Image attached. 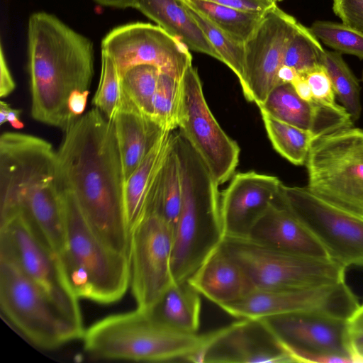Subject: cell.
Wrapping results in <instances>:
<instances>
[{"mask_svg":"<svg viewBox=\"0 0 363 363\" xmlns=\"http://www.w3.org/2000/svg\"><path fill=\"white\" fill-rule=\"evenodd\" d=\"M182 79L160 72L152 120L164 130L173 131L178 128L183 96Z\"/></svg>","mask_w":363,"mask_h":363,"instance_id":"1f68e13d","label":"cell"},{"mask_svg":"<svg viewBox=\"0 0 363 363\" xmlns=\"http://www.w3.org/2000/svg\"><path fill=\"white\" fill-rule=\"evenodd\" d=\"M298 73L294 68L283 65L278 71V78L281 84L291 83Z\"/></svg>","mask_w":363,"mask_h":363,"instance_id":"7bdbcfd3","label":"cell"},{"mask_svg":"<svg viewBox=\"0 0 363 363\" xmlns=\"http://www.w3.org/2000/svg\"><path fill=\"white\" fill-rule=\"evenodd\" d=\"M246 238L290 254L330 259L322 245L285 205L279 194L252 226Z\"/></svg>","mask_w":363,"mask_h":363,"instance_id":"ffe728a7","label":"cell"},{"mask_svg":"<svg viewBox=\"0 0 363 363\" xmlns=\"http://www.w3.org/2000/svg\"><path fill=\"white\" fill-rule=\"evenodd\" d=\"M182 80L179 132L220 185L233 176L240 152L238 143L222 129L204 97L196 69L190 65Z\"/></svg>","mask_w":363,"mask_h":363,"instance_id":"7c38bea8","label":"cell"},{"mask_svg":"<svg viewBox=\"0 0 363 363\" xmlns=\"http://www.w3.org/2000/svg\"><path fill=\"white\" fill-rule=\"evenodd\" d=\"M21 111L12 108L8 103L4 101L0 102V124L9 123L15 128L21 129L23 123L20 119Z\"/></svg>","mask_w":363,"mask_h":363,"instance_id":"f35d334b","label":"cell"},{"mask_svg":"<svg viewBox=\"0 0 363 363\" xmlns=\"http://www.w3.org/2000/svg\"><path fill=\"white\" fill-rule=\"evenodd\" d=\"M305 164L311 192L363 216V129L351 126L316 138Z\"/></svg>","mask_w":363,"mask_h":363,"instance_id":"8992f818","label":"cell"},{"mask_svg":"<svg viewBox=\"0 0 363 363\" xmlns=\"http://www.w3.org/2000/svg\"><path fill=\"white\" fill-rule=\"evenodd\" d=\"M235 41L244 44L259 24L263 14L203 0H183Z\"/></svg>","mask_w":363,"mask_h":363,"instance_id":"484cf974","label":"cell"},{"mask_svg":"<svg viewBox=\"0 0 363 363\" xmlns=\"http://www.w3.org/2000/svg\"><path fill=\"white\" fill-rule=\"evenodd\" d=\"M60 190L66 233L58 257L71 288L79 298L99 303L120 300L130 283L128 255L107 246L88 223L74 194Z\"/></svg>","mask_w":363,"mask_h":363,"instance_id":"277c9868","label":"cell"},{"mask_svg":"<svg viewBox=\"0 0 363 363\" xmlns=\"http://www.w3.org/2000/svg\"><path fill=\"white\" fill-rule=\"evenodd\" d=\"M174 132L164 130L145 157L125 181L123 203L129 233L143 216L151 190L172 145Z\"/></svg>","mask_w":363,"mask_h":363,"instance_id":"7402d4cb","label":"cell"},{"mask_svg":"<svg viewBox=\"0 0 363 363\" xmlns=\"http://www.w3.org/2000/svg\"><path fill=\"white\" fill-rule=\"evenodd\" d=\"M260 111L270 116L312 132L318 138L353 126V121L341 105L329 106L300 98L290 83L274 87L262 104Z\"/></svg>","mask_w":363,"mask_h":363,"instance_id":"d6986e66","label":"cell"},{"mask_svg":"<svg viewBox=\"0 0 363 363\" xmlns=\"http://www.w3.org/2000/svg\"><path fill=\"white\" fill-rule=\"evenodd\" d=\"M263 320L286 347L354 360L347 320L316 312L282 314Z\"/></svg>","mask_w":363,"mask_h":363,"instance_id":"e0dca14e","label":"cell"},{"mask_svg":"<svg viewBox=\"0 0 363 363\" xmlns=\"http://www.w3.org/2000/svg\"><path fill=\"white\" fill-rule=\"evenodd\" d=\"M332 9L342 23L363 33V0H332Z\"/></svg>","mask_w":363,"mask_h":363,"instance_id":"d590c367","label":"cell"},{"mask_svg":"<svg viewBox=\"0 0 363 363\" xmlns=\"http://www.w3.org/2000/svg\"><path fill=\"white\" fill-rule=\"evenodd\" d=\"M321 64L325 68L333 84L335 96L338 99L352 121L361 116V86L358 79L342 57L336 51L325 50Z\"/></svg>","mask_w":363,"mask_h":363,"instance_id":"83f0119b","label":"cell"},{"mask_svg":"<svg viewBox=\"0 0 363 363\" xmlns=\"http://www.w3.org/2000/svg\"><path fill=\"white\" fill-rule=\"evenodd\" d=\"M279 197L326 250L345 267L363 268V216L318 198L307 187L281 183Z\"/></svg>","mask_w":363,"mask_h":363,"instance_id":"30bf717a","label":"cell"},{"mask_svg":"<svg viewBox=\"0 0 363 363\" xmlns=\"http://www.w3.org/2000/svg\"><path fill=\"white\" fill-rule=\"evenodd\" d=\"M310 30L325 45L340 54L363 60V33L345 24L329 21H315Z\"/></svg>","mask_w":363,"mask_h":363,"instance_id":"836d02e7","label":"cell"},{"mask_svg":"<svg viewBox=\"0 0 363 363\" xmlns=\"http://www.w3.org/2000/svg\"><path fill=\"white\" fill-rule=\"evenodd\" d=\"M186 362L197 363L292 362L263 319L241 318L206 334L204 345Z\"/></svg>","mask_w":363,"mask_h":363,"instance_id":"2e32d148","label":"cell"},{"mask_svg":"<svg viewBox=\"0 0 363 363\" xmlns=\"http://www.w3.org/2000/svg\"><path fill=\"white\" fill-rule=\"evenodd\" d=\"M265 1H269L271 3H273V4H277L278 2H280L283 0H265Z\"/></svg>","mask_w":363,"mask_h":363,"instance_id":"f6af8a7d","label":"cell"},{"mask_svg":"<svg viewBox=\"0 0 363 363\" xmlns=\"http://www.w3.org/2000/svg\"><path fill=\"white\" fill-rule=\"evenodd\" d=\"M296 93L302 99L307 101H313L311 89L305 77L298 73L296 79L291 83Z\"/></svg>","mask_w":363,"mask_h":363,"instance_id":"ab89813d","label":"cell"},{"mask_svg":"<svg viewBox=\"0 0 363 363\" xmlns=\"http://www.w3.org/2000/svg\"><path fill=\"white\" fill-rule=\"evenodd\" d=\"M302 75L307 80L315 101L329 106L338 105L330 78L323 65L315 66Z\"/></svg>","mask_w":363,"mask_h":363,"instance_id":"e575fe53","label":"cell"},{"mask_svg":"<svg viewBox=\"0 0 363 363\" xmlns=\"http://www.w3.org/2000/svg\"><path fill=\"white\" fill-rule=\"evenodd\" d=\"M325 50L310 28L298 22L284 54L283 65L303 74L318 65H322Z\"/></svg>","mask_w":363,"mask_h":363,"instance_id":"d6a6232c","label":"cell"},{"mask_svg":"<svg viewBox=\"0 0 363 363\" xmlns=\"http://www.w3.org/2000/svg\"><path fill=\"white\" fill-rule=\"evenodd\" d=\"M160 74L153 65H138L121 74L126 95L140 112L151 119Z\"/></svg>","mask_w":363,"mask_h":363,"instance_id":"4dcf8cb0","label":"cell"},{"mask_svg":"<svg viewBox=\"0 0 363 363\" xmlns=\"http://www.w3.org/2000/svg\"><path fill=\"white\" fill-rule=\"evenodd\" d=\"M201 307L200 294L186 280L174 283L150 308L144 311L164 325L196 333L200 326Z\"/></svg>","mask_w":363,"mask_h":363,"instance_id":"d4e9b609","label":"cell"},{"mask_svg":"<svg viewBox=\"0 0 363 363\" xmlns=\"http://www.w3.org/2000/svg\"><path fill=\"white\" fill-rule=\"evenodd\" d=\"M173 244L174 230L149 199L143 216L130 232V284L138 308H150L174 283Z\"/></svg>","mask_w":363,"mask_h":363,"instance_id":"8fae6325","label":"cell"},{"mask_svg":"<svg viewBox=\"0 0 363 363\" xmlns=\"http://www.w3.org/2000/svg\"><path fill=\"white\" fill-rule=\"evenodd\" d=\"M250 12L264 14L277 4L265 0H203Z\"/></svg>","mask_w":363,"mask_h":363,"instance_id":"8d00e7d4","label":"cell"},{"mask_svg":"<svg viewBox=\"0 0 363 363\" xmlns=\"http://www.w3.org/2000/svg\"><path fill=\"white\" fill-rule=\"evenodd\" d=\"M1 314L24 336L45 349L82 338L84 328L68 318L12 259L0 256Z\"/></svg>","mask_w":363,"mask_h":363,"instance_id":"52a82bcc","label":"cell"},{"mask_svg":"<svg viewBox=\"0 0 363 363\" xmlns=\"http://www.w3.org/2000/svg\"><path fill=\"white\" fill-rule=\"evenodd\" d=\"M56 154L60 189L74 194L88 223L107 246L128 255L125 178L113 123L93 108L65 130Z\"/></svg>","mask_w":363,"mask_h":363,"instance_id":"6da1fadb","label":"cell"},{"mask_svg":"<svg viewBox=\"0 0 363 363\" xmlns=\"http://www.w3.org/2000/svg\"><path fill=\"white\" fill-rule=\"evenodd\" d=\"M361 81L363 83V69H362V75H361Z\"/></svg>","mask_w":363,"mask_h":363,"instance_id":"bcb514c9","label":"cell"},{"mask_svg":"<svg viewBox=\"0 0 363 363\" xmlns=\"http://www.w3.org/2000/svg\"><path fill=\"white\" fill-rule=\"evenodd\" d=\"M359 306L357 297L344 281L308 288H257L242 298L220 308L238 319L316 312L348 320Z\"/></svg>","mask_w":363,"mask_h":363,"instance_id":"4fadbf2b","label":"cell"},{"mask_svg":"<svg viewBox=\"0 0 363 363\" xmlns=\"http://www.w3.org/2000/svg\"><path fill=\"white\" fill-rule=\"evenodd\" d=\"M0 256L14 261L68 318L84 328L79 298L67 279L58 255L39 239L21 213L0 223Z\"/></svg>","mask_w":363,"mask_h":363,"instance_id":"9c48e42d","label":"cell"},{"mask_svg":"<svg viewBox=\"0 0 363 363\" xmlns=\"http://www.w3.org/2000/svg\"><path fill=\"white\" fill-rule=\"evenodd\" d=\"M82 339L84 350L96 358L186 362L204 345L206 334L177 330L137 308L98 320L84 330Z\"/></svg>","mask_w":363,"mask_h":363,"instance_id":"5b68a950","label":"cell"},{"mask_svg":"<svg viewBox=\"0 0 363 363\" xmlns=\"http://www.w3.org/2000/svg\"><path fill=\"white\" fill-rule=\"evenodd\" d=\"M98 4L116 8L134 7L137 0H94Z\"/></svg>","mask_w":363,"mask_h":363,"instance_id":"ee69618b","label":"cell"},{"mask_svg":"<svg viewBox=\"0 0 363 363\" xmlns=\"http://www.w3.org/2000/svg\"><path fill=\"white\" fill-rule=\"evenodd\" d=\"M269 139L284 158L295 165H303L313 141L312 132L277 120L260 111Z\"/></svg>","mask_w":363,"mask_h":363,"instance_id":"4316f807","label":"cell"},{"mask_svg":"<svg viewBox=\"0 0 363 363\" xmlns=\"http://www.w3.org/2000/svg\"><path fill=\"white\" fill-rule=\"evenodd\" d=\"M111 121L125 181L164 130L136 108L120 111Z\"/></svg>","mask_w":363,"mask_h":363,"instance_id":"603a6c76","label":"cell"},{"mask_svg":"<svg viewBox=\"0 0 363 363\" xmlns=\"http://www.w3.org/2000/svg\"><path fill=\"white\" fill-rule=\"evenodd\" d=\"M350 333H363V304H359L347 320Z\"/></svg>","mask_w":363,"mask_h":363,"instance_id":"b9f144b4","label":"cell"},{"mask_svg":"<svg viewBox=\"0 0 363 363\" xmlns=\"http://www.w3.org/2000/svg\"><path fill=\"white\" fill-rule=\"evenodd\" d=\"M352 357L356 363H363V333H350Z\"/></svg>","mask_w":363,"mask_h":363,"instance_id":"60d3db41","label":"cell"},{"mask_svg":"<svg viewBox=\"0 0 363 363\" xmlns=\"http://www.w3.org/2000/svg\"><path fill=\"white\" fill-rule=\"evenodd\" d=\"M31 116L66 130L74 122L69 99L89 92L94 75L92 42L54 15L33 13L28 28Z\"/></svg>","mask_w":363,"mask_h":363,"instance_id":"7a4b0ae2","label":"cell"},{"mask_svg":"<svg viewBox=\"0 0 363 363\" xmlns=\"http://www.w3.org/2000/svg\"><path fill=\"white\" fill-rule=\"evenodd\" d=\"M184 3L190 15L218 54L220 61L225 64L234 72L242 88L245 81L244 44L235 41L203 15L190 7L184 1Z\"/></svg>","mask_w":363,"mask_h":363,"instance_id":"f546056e","label":"cell"},{"mask_svg":"<svg viewBox=\"0 0 363 363\" xmlns=\"http://www.w3.org/2000/svg\"><path fill=\"white\" fill-rule=\"evenodd\" d=\"M221 245L257 289L308 288L345 281L346 268L330 259L284 252L246 238L224 237Z\"/></svg>","mask_w":363,"mask_h":363,"instance_id":"ba28073f","label":"cell"},{"mask_svg":"<svg viewBox=\"0 0 363 363\" xmlns=\"http://www.w3.org/2000/svg\"><path fill=\"white\" fill-rule=\"evenodd\" d=\"M187 280L200 294L219 307L238 301L257 289L221 244Z\"/></svg>","mask_w":363,"mask_h":363,"instance_id":"44dd1931","label":"cell"},{"mask_svg":"<svg viewBox=\"0 0 363 363\" xmlns=\"http://www.w3.org/2000/svg\"><path fill=\"white\" fill-rule=\"evenodd\" d=\"M92 103L110 121L123 110L136 108L125 92L116 65L103 51L99 83Z\"/></svg>","mask_w":363,"mask_h":363,"instance_id":"f1b7e54d","label":"cell"},{"mask_svg":"<svg viewBox=\"0 0 363 363\" xmlns=\"http://www.w3.org/2000/svg\"><path fill=\"white\" fill-rule=\"evenodd\" d=\"M0 72V96L4 98L11 94L16 87V84L8 67L2 48H1Z\"/></svg>","mask_w":363,"mask_h":363,"instance_id":"74e56055","label":"cell"},{"mask_svg":"<svg viewBox=\"0 0 363 363\" xmlns=\"http://www.w3.org/2000/svg\"><path fill=\"white\" fill-rule=\"evenodd\" d=\"M134 8L157 23L189 50L220 57L189 13L183 0H137Z\"/></svg>","mask_w":363,"mask_h":363,"instance_id":"cb8c5ba5","label":"cell"},{"mask_svg":"<svg viewBox=\"0 0 363 363\" xmlns=\"http://www.w3.org/2000/svg\"><path fill=\"white\" fill-rule=\"evenodd\" d=\"M281 182L255 171L240 172L220 194V211L224 237L245 238L277 197Z\"/></svg>","mask_w":363,"mask_h":363,"instance_id":"ac0fdd59","label":"cell"},{"mask_svg":"<svg viewBox=\"0 0 363 363\" xmlns=\"http://www.w3.org/2000/svg\"><path fill=\"white\" fill-rule=\"evenodd\" d=\"M298 21L277 4L263 14L256 30L244 43L245 99L257 106L280 84L278 71L283 65L286 46Z\"/></svg>","mask_w":363,"mask_h":363,"instance_id":"9a60e30c","label":"cell"},{"mask_svg":"<svg viewBox=\"0 0 363 363\" xmlns=\"http://www.w3.org/2000/svg\"><path fill=\"white\" fill-rule=\"evenodd\" d=\"M189 50L160 26L140 22L113 28L101 43V51L113 59L121 75L131 67L150 65L181 79L191 65Z\"/></svg>","mask_w":363,"mask_h":363,"instance_id":"5bb4252c","label":"cell"},{"mask_svg":"<svg viewBox=\"0 0 363 363\" xmlns=\"http://www.w3.org/2000/svg\"><path fill=\"white\" fill-rule=\"evenodd\" d=\"M174 147L178 157L182 201L174 232L171 271L174 283L184 281L221 244L219 184L179 131Z\"/></svg>","mask_w":363,"mask_h":363,"instance_id":"3957f363","label":"cell"}]
</instances>
